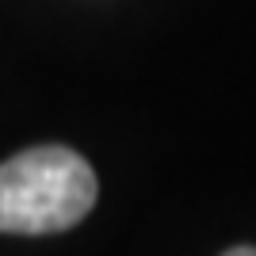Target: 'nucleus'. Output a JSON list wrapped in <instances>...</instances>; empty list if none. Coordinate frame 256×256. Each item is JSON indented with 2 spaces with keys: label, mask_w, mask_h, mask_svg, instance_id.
<instances>
[{
  "label": "nucleus",
  "mask_w": 256,
  "mask_h": 256,
  "mask_svg": "<svg viewBox=\"0 0 256 256\" xmlns=\"http://www.w3.org/2000/svg\"><path fill=\"white\" fill-rule=\"evenodd\" d=\"M92 203V164L65 146H34L0 164V234H62Z\"/></svg>",
  "instance_id": "1"
},
{
  "label": "nucleus",
  "mask_w": 256,
  "mask_h": 256,
  "mask_svg": "<svg viewBox=\"0 0 256 256\" xmlns=\"http://www.w3.org/2000/svg\"><path fill=\"white\" fill-rule=\"evenodd\" d=\"M222 256H256V248H248V245H237V248H230V252H222Z\"/></svg>",
  "instance_id": "2"
}]
</instances>
